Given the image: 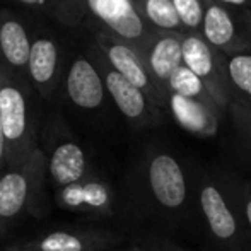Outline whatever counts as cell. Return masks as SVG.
I'll return each mask as SVG.
<instances>
[{"mask_svg": "<svg viewBox=\"0 0 251 251\" xmlns=\"http://www.w3.org/2000/svg\"><path fill=\"white\" fill-rule=\"evenodd\" d=\"M139 210L162 227L195 229L192 162L176 152L152 146L144 151L132 176Z\"/></svg>", "mask_w": 251, "mask_h": 251, "instance_id": "obj_1", "label": "cell"}, {"mask_svg": "<svg viewBox=\"0 0 251 251\" xmlns=\"http://www.w3.org/2000/svg\"><path fill=\"white\" fill-rule=\"evenodd\" d=\"M195 227L212 251H251V243L217 169L192 162Z\"/></svg>", "mask_w": 251, "mask_h": 251, "instance_id": "obj_2", "label": "cell"}, {"mask_svg": "<svg viewBox=\"0 0 251 251\" xmlns=\"http://www.w3.org/2000/svg\"><path fill=\"white\" fill-rule=\"evenodd\" d=\"M29 79L0 65V125L7 140L9 168L17 166L38 147V109Z\"/></svg>", "mask_w": 251, "mask_h": 251, "instance_id": "obj_3", "label": "cell"}, {"mask_svg": "<svg viewBox=\"0 0 251 251\" xmlns=\"http://www.w3.org/2000/svg\"><path fill=\"white\" fill-rule=\"evenodd\" d=\"M77 27L102 31L125 41L142 55L155 29L147 24L133 0H70Z\"/></svg>", "mask_w": 251, "mask_h": 251, "instance_id": "obj_4", "label": "cell"}, {"mask_svg": "<svg viewBox=\"0 0 251 251\" xmlns=\"http://www.w3.org/2000/svg\"><path fill=\"white\" fill-rule=\"evenodd\" d=\"M47 155L36 147L24 161L0 175V217L12 219L27 208H40Z\"/></svg>", "mask_w": 251, "mask_h": 251, "instance_id": "obj_5", "label": "cell"}, {"mask_svg": "<svg viewBox=\"0 0 251 251\" xmlns=\"http://www.w3.org/2000/svg\"><path fill=\"white\" fill-rule=\"evenodd\" d=\"M87 56L100 69L109 98L132 128H149L162 122L164 111L159 109L144 91H140L132 82H128L122 74L116 72L94 43H91L87 48Z\"/></svg>", "mask_w": 251, "mask_h": 251, "instance_id": "obj_6", "label": "cell"}, {"mask_svg": "<svg viewBox=\"0 0 251 251\" xmlns=\"http://www.w3.org/2000/svg\"><path fill=\"white\" fill-rule=\"evenodd\" d=\"M200 34L208 41V45L226 56L250 53L251 9L207 0Z\"/></svg>", "mask_w": 251, "mask_h": 251, "instance_id": "obj_7", "label": "cell"}, {"mask_svg": "<svg viewBox=\"0 0 251 251\" xmlns=\"http://www.w3.org/2000/svg\"><path fill=\"white\" fill-rule=\"evenodd\" d=\"M183 65H186L205 84L208 93L222 111H229L232 89L227 79L226 55L215 50L200 33L183 36Z\"/></svg>", "mask_w": 251, "mask_h": 251, "instance_id": "obj_8", "label": "cell"}, {"mask_svg": "<svg viewBox=\"0 0 251 251\" xmlns=\"http://www.w3.org/2000/svg\"><path fill=\"white\" fill-rule=\"evenodd\" d=\"M89 33L93 36V43L100 48V51L104 55L109 65L118 74H122L128 82H132L135 87L144 91L159 109L168 113L166 111L168 109V100L162 96V93L154 84L142 55L135 48L130 47L128 43L116 40V38L109 36L102 31H89Z\"/></svg>", "mask_w": 251, "mask_h": 251, "instance_id": "obj_9", "label": "cell"}, {"mask_svg": "<svg viewBox=\"0 0 251 251\" xmlns=\"http://www.w3.org/2000/svg\"><path fill=\"white\" fill-rule=\"evenodd\" d=\"M65 91L72 104L86 111L100 109L108 94L100 69L87 55L72 58L65 75Z\"/></svg>", "mask_w": 251, "mask_h": 251, "instance_id": "obj_10", "label": "cell"}, {"mask_svg": "<svg viewBox=\"0 0 251 251\" xmlns=\"http://www.w3.org/2000/svg\"><path fill=\"white\" fill-rule=\"evenodd\" d=\"M62 58L60 47L50 34H36L31 40V55L27 65V79L38 96L51 100L60 82Z\"/></svg>", "mask_w": 251, "mask_h": 251, "instance_id": "obj_11", "label": "cell"}, {"mask_svg": "<svg viewBox=\"0 0 251 251\" xmlns=\"http://www.w3.org/2000/svg\"><path fill=\"white\" fill-rule=\"evenodd\" d=\"M183 36L185 33L155 31L144 51V62L152 80L168 100L169 80L178 67L183 65Z\"/></svg>", "mask_w": 251, "mask_h": 251, "instance_id": "obj_12", "label": "cell"}, {"mask_svg": "<svg viewBox=\"0 0 251 251\" xmlns=\"http://www.w3.org/2000/svg\"><path fill=\"white\" fill-rule=\"evenodd\" d=\"M56 201L67 210H79L96 215H113L115 212V195L111 185L100 175L93 173L82 181H77L56 193Z\"/></svg>", "mask_w": 251, "mask_h": 251, "instance_id": "obj_13", "label": "cell"}, {"mask_svg": "<svg viewBox=\"0 0 251 251\" xmlns=\"http://www.w3.org/2000/svg\"><path fill=\"white\" fill-rule=\"evenodd\" d=\"M166 111L173 116V120L185 132L199 137V139L214 137L219 130L222 115H224L221 109L214 108V106H208L201 101L179 96L175 93L168 96V109Z\"/></svg>", "mask_w": 251, "mask_h": 251, "instance_id": "obj_14", "label": "cell"}, {"mask_svg": "<svg viewBox=\"0 0 251 251\" xmlns=\"http://www.w3.org/2000/svg\"><path fill=\"white\" fill-rule=\"evenodd\" d=\"M31 40L26 26L10 10H2L0 24V58L7 70L27 79V65L31 55Z\"/></svg>", "mask_w": 251, "mask_h": 251, "instance_id": "obj_15", "label": "cell"}, {"mask_svg": "<svg viewBox=\"0 0 251 251\" xmlns=\"http://www.w3.org/2000/svg\"><path fill=\"white\" fill-rule=\"evenodd\" d=\"M47 173L56 188H65L93 175L82 147L72 139L58 142L47 157Z\"/></svg>", "mask_w": 251, "mask_h": 251, "instance_id": "obj_16", "label": "cell"}, {"mask_svg": "<svg viewBox=\"0 0 251 251\" xmlns=\"http://www.w3.org/2000/svg\"><path fill=\"white\" fill-rule=\"evenodd\" d=\"M118 241L111 232H67L47 234L36 245V251H101Z\"/></svg>", "mask_w": 251, "mask_h": 251, "instance_id": "obj_17", "label": "cell"}, {"mask_svg": "<svg viewBox=\"0 0 251 251\" xmlns=\"http://www.w3.org/2000/svg\"><path fill=\"white\" fill-rule=\"evenodd\" d=\"M217 173L251 243V181L231 169H217Z\"/></svg>", "mask_w": 251, "mask_h": 251, "instance_id": "obj_18", "label": "cell"}, {"mask_svg": "<svg viewBox=\"0 0 251 251\" xmlns=\"http://www.w3.org/2000/svg\"><path fill=\"white\" fill-rule=\"evenodd\" d=\"M142 17L155 31L186 33L173 0H142L137 3Z\"/></svg>", "mask_w": 251, "mask_h": 251, "instance_id": "obj_19", "label": "cell"}, {"mask_svg": "<svg viewBox=\"0 0 251 251\" xmlns=\"http://www.w3.org/2000/svg\"><path fill=\"white\" fill-rule=\"evenodd\" d=\"M226 67L232 89V101L251 104V51L226 56Z\"/></svg>", "mask_w": 251, "mask_h": 251, "instance_id": "obj_20", "label": "cell"}, {"mask_svg": "<svg viewBox=\"0 0 251 251\" xmlns=\"http://www.w3.org/2000/svg\"><path fill=\"white\" fill-rule=\"evenodd\" d=\"M171 93L179 94V96H185V98H192V100L201 101L205 104L221 109L217 106V102L214 101L212 94L208 93V89L205 87V84L186 65L178 67L176 72L171 75V80H169V94Z\"/></svg>", "mask_w": 251, "mask_h": 251, "instance_id": "obj_21", "label": "cell"}, {"mask_svg": "<svg viewBox=\"0 0 251 251\" xmlns=\"http://www.w3.org/2000/svg\"><path fill=\"white\" fill-rule=\"evenodd\" d=\"M229 113H231L241 154L251 164V104L232 101L229 106Z\"/></svg>", "mask_w": 251, "mask_h": 251, "instance_id": "obj_22", "label": "cell"}, {"mask_svg": "<svg viewBox=\"0 0 251 251\" xmlns=\"http://www.w3.org/2000/svg\"><path fill=\"white\" fill-rule=\"evenodd\" d=\"M14 2L29 7L33 10H40L65 26L77 27V19L72 5H70V0H14Z\"/></svg>", "mask_w": 251, "mask_h": 251, "instance_id": "obj_23", "label": "cell"}, {"mask_svg": "<svg viewBox=\"0 0 251 251\" xmlns=\"http://www.w3.org/2000/svg\"><path fill=\"white\" fill-rule=\"evenodd\" d=\"M207 0H173L186 33H201Z\"/></svg>", "mask_w": 251, "mask_h": 251, "instance_id": "obj_24", "label": "cell"}, {"mask_svg": "<svg viewBox=\"0 0 251 251\" xmlns=\"http://www.w3.org/2000/svg\"><path fill=\"white\" fill-rule=\"evenodd\" d=\"M151 243H152V250L154 251H195V250L186 248V246L178 245V243H175L173 239H168V238H159Z\"/></svg>", "mask_w": 251, "mask_h": 251, "instance_id": "obj_25", "label": "cell"}, {"mask_svg": "<svg viewBox=\"0 0 251 251\" xmlns=\"http://www.w3.org/2000/svg\"><path fill=\"white\" fill-rule=\"evenodd\" d=\"M5 168H9V159H7V140L3 135L2 125H0V175L5 173Z\"/></svg>", "mask_w": 251, "mask_h": 251, "instance_id": "obj_26", "label": "cell"}, {"mask_svg": "<svg viewBox=\"0 0 251 251\" xmlns=\"http://www.w3.org/2000/svg\"><path fill=\"white\" fill-rule=\"evenodd\" d=\"M221 3H227V5H234V7H246L248 0H217Z\"/></svg>", "mask_w": 251, "mask_h": 251, "instance_id": "obj_27", "label": "cell"}, {"mask_svg": "<svg viewBox=\"0 0 251 251\" xmlns=\"http://www.w3.org/2000/svg\"><path fill=\"white\" fill-rule=\"evenodd\" d=\"M128 251H154L152 250V243H147V245H139V246H132Z\"/></svg>", "mask_w": 251, "mask_h": 251, "instance_id": "obj_28", "label": "cell"}, {"mask_svg": "<svg viewBox=\"0 0 251 251\" xmlns=\"http://www.w3.org/2000/svg\"><path fill=\"white\" fill-rule=\"evenodd\" d=\"M0 24H2V10H0ZM0 65H2V58H0Z\"/></svg>", "mask_w": 251, "mask_h": 251, "instance_id": "obj_29", "label": "cell"}, {"mask_svg": "<svg viewBox=\"0 0 251 251\" xmlns=\"http://www.w3.org/2000/svg\"><path fill=\"white\" fill-rule=\"evenodd\" d=\"M133 2H135V3H139V2H142V0H133Z\"/></svg>", "mask_w": 251, "mask_h": 251, "instance_id": "obj_30", "label": "cell"}, {"mask_svg": "<svg viewBox=\"0 0 251 251\" xmlns=\"http://www.w3.org/2000/svg\"><path fill=\"white\" fill-rule=\"evenodd\" d=\"M34 251H36V250H34Z\"/></svg>", "mask_w": 251, "mask_h": 251, "instance_id": "obj_31", "label": "cell"}]
</instances>
